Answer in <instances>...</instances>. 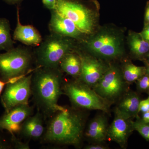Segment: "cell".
<instances>
[{"label":"cell","mask_w":149,"mask_h":149,"mask_svg":"<svg viewBox=\"0 0 149 149\" xmlns=\"http://www.w3.org/2000/svg\"><path fill=\"white\" fill-rule=\"evenodd\" d=\"M48 123L42 138L44 143L79 147L85 133V115L81 109L65 107Z\"/></svg>","instance_id":"obj_1"},{"label":"cell","mask_w":149,"mask_h":149,"mask_svg":"<svg viewBox=\"0 0 149 149\" xmlns=\"http://www.w3.org/2000/svg\"><path fill=\"white\" fill-rule=\"evenodd\" d=\"M61 71L60 68H40L33 73L32 95L38 110L45 117L65 109L58 103L61 96L64 94Z\"/></svg>","instance_id":"obj_2"},{"label":"cell","mask_w":149,"mask_h":149,"mask_svg":"<svg viewBox=\"0 0 149 149\" xmlns=\"http://www.w3.org/2000/svg\"><path fill=\"white\" fill-rule=\"evenodd\" d=\"M97 0H58L55 10L74 22L84 35H90L97 25Z\"/></svg>","instance_id":"obj_3"},{"label":"cell","mask_w":149,"mask_h":149,"mask_svg":"<svg viewBox=\"0 0 149 149\" xmlns=\"http://www.w3.org/2000/svg\"><path fill=\"white\" fill-rule=\"evenodd\" d=\"M68 38L52 33L47 37L34 53L37 68H60L61 60L72 49V42Z\"/></svg>","instance_id":"obj_4"},{"label":"cell","mask_w":149,"mask_h":149,"mask_svg":"<svg viewBox=\"0 0 149 149\" xmlns=\"http://www.w3.org/2000/svg\"><path fill=\"white\" fill-rule=\"evenodd\" d=\"M62 90L75 108L98 110L105 113L109 111L111 104L78 79L63 83Z\"/></svg>","instance_id":"obj_5"},{"label":"cell","mask_w":149,"mask_h":149,"mask_svg":"<svg viewBox=\"0 0 149 149\" xmlns=\"http://www.w3.org/2000/svg\"><path fill=\"white\" fill-rule=\"evenodd\" d=\"M34 54L27 48L18 47L5 53L0 54V76L7 81L28 74Z\"/></svg>","instance_id":"obj_6"},{"label":"cell","mask_w":149,"mask_h":149,"mask_svg":"<svg viewBox=\"0 0 149 149\" xmlns=\"http://www.w3.org/2000/svg\"><path fill=\"white\" fill-rule=\"evenodd\" d=\"M126 83L119 68L112 65L108 67L101 79L93 88L101 97L111 104L124 95Z\"/></svg>","instance_id":"obj_7"},{"label":"cell","mask_w":149,"mask_h":149,"mask_svg":"<svg viewBox=\"0 0 149 149\" xmlns=\"http://www.w3.org/2000/svg\"><path fill=\"white\" fill-rule=\"evenodd\" d=\"M27 74L19 77L13 83L7 84L1 98L5 112L17 106L29 104V99L32 95L33 73Z\"/></svg>","instance_id":"obj_8"},{"label":"cell","mask_w":149,"mask_h":149,"mask_svg":"<svg viewBox=\"0 0 149 149\" xmlns=\"http://www.w3.org/2000/svg\"><path fill=\"white\" fill-rule=\"evenodd\" d=\"M88 49L96 55L107 58H115L123 54L122 41L112 31L105 30L92 37L87 42Z\"/></svg>","instance_id":"obj_9"},{"label":"cell","mask_w":149,"mask_h":149,"mask_svg":"<svg viewBox=\"0 0 149 149\" xmlns=\"http://www.w3.org/2000/svg\"><path fill=\"white\" fill-rule=\"evenodd\" d=\"M132 122L133 119L116 108L114 119L108 129L107 139L117 143L122 148H125L128 138L134 131Z\"/></svg>","instance_id":"obj_10"},{"label":"cell","mask_w":149,"mask_h":149,"mask_svg":"<svg viewBox=\"0 0 149 149\" xmlns=\"http://www.w3.org/2000/svg\"><path fill=\"white\" fill-rule=\"evenodd\" d=\"M34 107L29 104L21 105L13 108L0 118V130H6L11 134L19 133L21 125L27 118L32 115Z\"/></svg>","instance_id":"obj_11"},{"label":"cell","mask_w":149,"mask_h":149,"mask_svg":"<svg viewBox=\"0 0 149 149\" xmlns=\"http://www.w3.org/2000/svg\"><path fill=\"white\" fill-rule=\"evenodd\" d=\"M78 54L82 61V68L80 77L77 79L93 88L101 79L108 67L93 57Z\"/></svg>","instance_id":"obj_12"},{"label":"cell","mask_w":149,"mask_h":149,"mask_svg":"<svg viewBox=\"0 0 149 149\" xmlns=\"http://www.w3.org/2000/svg\"><path fill=\"white\" fill-rule=\"evenodd\" d=\"M51 17L49 24L52 33L63 37L81 40L84 35L73 22L62 16L55 10H51Z\"/></svg>","instance_id":"obj_13"},{"label":"cell","mask_w":149,"mask_h":149,"mask_svg":"<svg viewBox=\"0 0 149 149\" xmlns=\"http://www.w3.org/2000/svg\"><path fill=\"white\" fill-rule=\"evenodd\" d=\"M16 27L13 35L14 40L28 46L38 47L42 42V38L40 32L33 25H22L19 18V8L17 9Z\"/></svg>","instance_id":"obj_14"},{"label":"cell","mask_w":149,"mask_h":149,"mask_svg":"<svg viewBox=\"0 0 149 149\" xmlns=\"http://www.w3.org/2000/svg\"><path fill=\"white\" fill-rule=\"evenodd\" d=\"M42 113L38 110L37 113L27 118L22 124L19 134L22 137L33 140L42 139L45 132Z\"/></svg>","instance_id":"obj_15"},{"label":"cell","mask_w":149,"mask_h":149,"mask_svg":"<svg viewBox=\"0 0 149 149\" xmlns=\"http://www.w3.org/2000/svg\"><path fill=\"white\" fill-rule=\"evenodd\" d=\"M108 127L105 116H97L89 123L84 135L90 141L101 143L107 139Z\"/></svg>","instance_id":"obj_16"},{"label":"cell","mask_w":149,"mask_h":149,"mask_svg":"<svg viewBox=\"0 0 149 149\" xmlns=\"http://www.w3.org/2000/svg\"><path fill=\"white\" fill-rule=\"evenodd\" d=\"M141 100L139 93L128 91L122 96L116 108L123 114L133 119L139 116V104Z\"/></svg>","instance_id":"obj_17"},{"label":"cell","mask_w":149,"mask_h":149,"mask_svg":"<svg viewBox=\"0 0 149 149\" xmlns=\"http://www.w3.org/2000/svg\"><path fill=\"white\" fill-rule=\"evenodd\" d=\"M59 68L62 71L78 79L82 68V61L78 53L71 52L66 54L60 62Z\"/></svg>","instance_id":"obj_18"},{"label":"cell","mask_w":149,"mask_h":149,"mask_svg":"<svg viewBox=\"0 0 149 149\" xmlns=\"http://www.w3.org/2000/svg\"><path fill=\"white\" fill-rule=\"evenodd\" d=\"M130 51L137 58L144 59L149 55V43L141 33L132 32L128 38Z\"/></svg>","instance_id":"obj_19"},{"label":"cell","mask_w":149,"mask_h":149,"mask_svg":"<svg viewBox=\"0 0 149 149\" xmlns=\"http://www.w3.org/2000/svg\"><path fill=\"white\" fill-rule=\"evenodd\" d=\"M14 43L11 36L9 21L5 18H0V51L12 49L15 48Z\"/></svg>","instance_id":"obj_20"},{"label":"cell","mask_w":149,"mask_h":149,"mask_svg":"<svg viewBox=\"0 0 149 149\" xmlns=\"http://www.w3.org/2000/svg\"><path fill=\"white\" fill-rule=\"evenodd\" d=\"M122 73L124 80L129 84L136 82L146 74V68L128 63L124 66Z\"/></svg>","instance_id":"obj_21"},{"label":"cell","mask_w":149,"mask_h":149,"mask_svg":"<svg viewBox=\"0 0 149 149\" xmlns=\"http://www.w3.org/2000/svg\"><path fill=\"white\" fill-rule=\"evenodd\" d=\"M134 130H136L147 141L149 142V123H146L142 120L140 116L136 118V121L132 122Z\"/></svg>","instance_id":"obj_22"},{"label":"cell","mask_w":149,"mask_h":149,"mask_svg":"<svg viewBox=\"0 0 149 149\" xmlns=\"http://www.w3.org/2000/svg\"><path fill=\"white\" fill-rule=\"evenodd\" d=\"M136 88L138 93H149V75L144 74L136 82Z\"/></svg>","instance_id":"obj_23"},{"label":"cell","mask_w":149,"mask_h":149,"mask_svg":"<svg viewBox=\"0 0 149 149\" xmlns=\"http://www.w3.org/2000/svg\"><path fill=\"white\" fill-rule=\"evenodd\" d=\"M148 98L145 100H141L139 104V113L149 111V93Z\"/></svg>","instance_id":"obj_24"},{"label":"cell","mask_w":149,"mask_h":149,"mask_svg":"<svg viewBox=\"0 0 149 149\" xmlns=\"http://www.w3.org/2000/svg\"><path fill=\"white\" fill-rule=\"evenodd\" d=\"M13 141L15 144V148L18 149H29L30 148L29 143H24L20 141L19 139H17L15 137H12Z\"/></svg>","instance_id":"obj_25"},{"label":"cell","mask_w":149,"mask_h":149,"mask_svg":"<svg viewBox=\"0 0 149 149\" xmlns=\"http://www.w3.org/2000/svg\"><path fill=\"white\" fill-rule=\"evenodd\" d=\"M43 5L51 10H55L58 0H42Z\"/></svg>","instance_id":"obj_26"},{"label":"cell","mask_w":149,"mask_h":149,"mask_svg":"<svg viewBox=\"0 0 149 149\" xmlns=\"http://www.w3.org/2000/svg\"><path fill=\"white\" fill-rule=\"evenodd\" d=\"M141 34L144 39L149 43V24H145V27Z\"/></svg>","instance_id":"obj_27"},{"label":"cell","mask_w":149,"mask_h":149,"mask_svg":"<svg viewBox=\"0 0 149 149\" xmlns=\"http://www.w3.org/2000/svg\"><path fill=\"white\" fill-rule=\"evenodd\" d=\"M85 149H107V147L103 146L101 144L97 143L92 144V145H88L85 147Z\"/></svg>","instance_id":"obj_28"},{"label":"cell","mask_w":149,"mask_h":149,"mask_svg":"<svg viewBox=\"0 0 149 149\" xmlns=\"http://www.w3.org/2000/svg\"><path fill=\"white\" fill-rule=\"evenodd\" d=\"M145 24H149V2L147 4L146 8V13L145 16Z\"/></svg>","instance_id":"obj_29"},{"label":"cell","mask_w":149,"mask_h":149,"mask_svg":"<svg viewBox=\"0 0 149 149\" xmlns=\"http://www.w3.org/2000/svg\"><path fill=\"white\" fill-rule=\"evenodd\" d=\"M141 119L146 123H149V111L143 113Z\"/></svg>","instance_id":"obj_30"},{"label":"cell","mask_w":149,"mask_h":149,"mask_svg":"<svg viewBox=\"0 0 149 149\" xmlns=\"http://www.w3.org/2000/svg\"><path fill=\"white\" fill-rule=\"evenodd\" d=\"M23 0H3L6 3L9 5H19Z\"/></svg>","instance_id":"obj_31"},{"label":"cell","mask_w":149,"mask_h":149,"mask_svg":"<svg viewBox=\"0 0 149 149\" xmlns=\"http://www.w3.org/2000/svg\"><path fill=\"white\" fill-rule=\"evenodd\" d=\"M8 83V81L6 82V81L2 80L1 79L0 80V95L1 94L2 92L3 89L4 88L5 86L7 85Z\"/></svg>","instance_id":"obj_32"},{"label":"cell","mask_w":149,"mask_h":149,"mask_svg":"<svg viewBox=\"0 0 149 149\" xmlns=\"http://www.w3.org/2000/svg\"><path fill=\"white\" fill-rule=\"evenodd\" d=\"M8 147L6 144L4 143L2 141H0V149H7Z\"/></svg>","instance_id":"obj_33"},{"label":"cell","mask_w":149,"mask_h":149,"mask_svg":"<svg viewBox=\"0 0 149 149\" xmlns=\"http://www.w3.org/2000/svg\"><path fill=\"white\" fill-rule=\"evenodd\" d=\"M146 73L149 75V63L146 62Z\"/></svg>","instance_id":"obj_34"},{"label":"cell","mask_w":149,"mask_h":149,"mask_svg":"<svg viewBox=\"0 0 149 149\" xmlns=\"http://www.w3.org/2000/svg\"><path fill=\"white\" fill-rule=\"evenodd\" d=\"M148 61H147L149 63V55L148 56Z\"/></svg>","instance_id":"obj_35"}]
</instances>
